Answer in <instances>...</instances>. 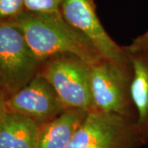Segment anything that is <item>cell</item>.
<instances>
[{
    "label": "cell",
    "mask_w": 148,
    "mask_h": 148,
    "mask_svg": "<svg viewBox=\"0 0 148 148\" xmlns=\"http://www.w3.org/2000/svg\"><path fill=\"white\" fill-rule=\"evenodd\" d=\"M18 27L29 46L44 62L57 54H73L88 64L105 58L84 35L65 21L61 12L25 10L11 23Z\"/></svg>",
    "instance_id": "1"
},
{
    "label": "cell",
    "mask_w": 148,
    "mask_h": 148,
    "mask_svg": "<svg viewBox=\"0 0 148 148\" xmlns=\"http://www.w3.org/2000/svg\"><path fill=\"white\" fill-rule=\"evenodd\" d=\"M40 127L29 117L8 111L0 126V148H39Z\"/></svg>",
    "instance_id": "10"
},
{
    "label": "cell",
    "mask_w": 148,
    "mask_h": 148,
    "mask_svg": "<svg viewBox=\"0 0 148 148\" xmlns=\"http://www.w3.org/2000/svg\"><path fill=\"white\" fill-rule=\"evenodd\" d=\"M127 53L132 68L131 85L132 101L138 113V127L144 144H147L148 143V49L127 51Z\"/></svg>",
    "instance_id": "9"
},
{
    "label": "cell",
    "mask_w": 148,
    "mask_h": 148,
    "mask_svg": "<svg viewBox=\"0 0 148 148\" xmlns=\"http://www.w3.org/2000/svg\"><path fill=\"white\" fill-rule=\"evenodd\" d=\"M39 74L53 86L67 109L95 111L91 95L90 64L73 54H57L41 64Z\"/></svg>",
    "instance_id": "2"
},
{
    "label": "cell",
    "mask_w": 148,
    "mask_h": 148,
    "mask_svg": "<svg viewBox=\"0 0 148 148\" xmlns=\"http://www.w3.org/2000/svg\"><path fill=\"white\" fill-rule=\"evenodd\" d=\"M63 0H24L25 9L33 12H59Z\"/></svg>",
    "instance_id": "12"
},
{
    "label": "cell",
    "mask_w": 148,
    "mask_h": 148,
    "mask_svg": "<svg viewBox=\"0 0 148 148\" xmlns=\"http://www.w3.org/2000/svg\"><path fill=\"white\" fill-rule=\"evenodd\" d=\"M60 12L65 21L90 40L106 59L123 66L132 64L125 48L120 47L102 26L95 0H63Z\"/></svg>",
    "instance_id": "6"
},
{
    "label": "cell",
    "mask_w": 148,
    "mask_h": 148,
    "mask_svg": "<svg viewBox=\"0 0 148 148\" xmlns=\"http://www.w3.org/2000/svg\"><path fill=\"white\" fill-rule=\"evenodd\" d=\"M143 144L138 119L92 111L67 148H139Z\"/></svg>",
    "instance_id": "3"
},
{
    "label": "cell",
    "mask_w": 148,
    "mask_h": 148,
    "mask_svg": "<svg viewBox=\"0 0 148 148\" xmlns=\"http://www.w3.org/2000/svg\"><path fill=\"white\" fill-rule=\"evenodd\" d=\"M8 112L6 106V95L4 94H0V126L3 120Z\"/></svg>",
    "instance_id": "14"
},
{
    "label": "cell",
    "mask_w": 148,
    "mask_h": 148,
    "mask_svg": "<svg viewBox=\"0 0 148 148\" xmlns=\"http://www.w3.org/2000/svg\"><path fill=\"white\" fill-rule=\"evenodd\" d=\"M6 106L8 111L29 117L40 125L67 110L53 86L39 73L21 90L6 97Z\"/></svg>",
    "instance_id": "7"
},
{
    "label": "cell",
    "mask_w": 148,
    "mask_h": 148,
    "mask_svg": "<svg viewBox=\"0 0 148 148\" xmlns=\"http://www.w3.org/2000/svg\"><path fill=\"white\" fill-rule=\"evenodd\" d=\"M127 51H138L148 49V31L132 40V42L124 47Z\"/></svg>",
    "instance_id": "13"
},
{
    "label": "cell",
    "mask_w": 148,
    "mask_h": 148,
    "mask_svg": "<svg viewBox=\"0 0 148 148\" xmlns=\"http://www.w3.org/2000/svg\"><path fill=\"white\" fill-rule=\"evenodd\" d=\"M88 113L81 109H67L52 120L40 125L39 148H67Z\"/></svg>",
    "instance_id": "8"
},
{
    "label": "cell",
    "mask_w": 148,
    "mask_h": 148,
    "mask_svg": "<svg viewBox=\"0 0 148 148\" xmlns=\"http://www.w3.org/2000/svg\"><path fill=\"white\" fill-rule=\"evenodd\" d=\"M132 64L123 66L106 58L90 65L91 95L95 111L138 119L132 101Z\"/></svg>",
    "instance_id": "4"
},
{
    "label": "cell",
    "mask_w": 148,
    "mask_h": 148,
    "mask_svg": "<svg viewBox=\"0 0 148 148\" xmlns=\"http://www.w3.org/2000/svg\"><path fill=\"white\" fill-rule=\"evenodd\" d=\"M0 94H4V93H3V90H2L1 86H0ZM4 95H5V94H4Z\"/></svg>",
    "instance_id": "15"
},
{
    "label": "cell",
    "mask_w": 148,
    "mask_h": 148,
    "mask_svg": "<svg viewBox=\"0 0 148 148\" xmlns=\"http://www.w3.org/2000/svg\"><path fill=\"white\" fill-rule=\"evenodd\" d=\"M25 10L24 0H0V23H11Z\"/></svg>",
    "instance_id": "11"
},
{
    "label": "cell",
    "mask_w": 148,
    "mask_h": 148,
    "mask_svg": "<svg viewBox=\"0 0 148 148\" xmlns=\"http://www.w3.org/2000/svg\"><path fill=\"white\" fill-rule=\"evenodd\" d=\"M41 64L18 27L0 23V86L6 97L36 77Z\"/></svg>",
    "instance_id": "5"
}]
</instances>
